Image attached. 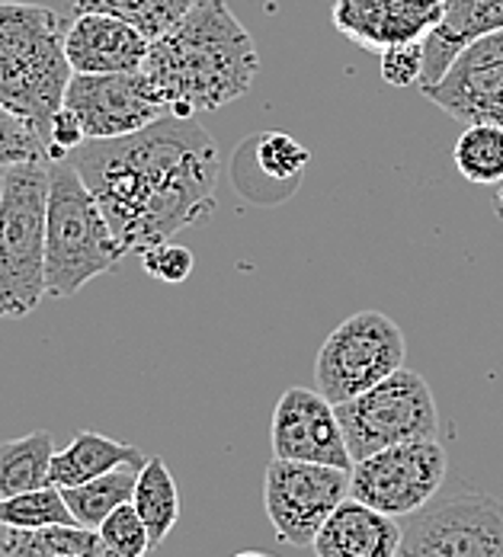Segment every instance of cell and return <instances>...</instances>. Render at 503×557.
<instances>
[{
	"label": "cell",
	"instance_id": "6da1fadb",
	"mask_svg": "<svg viewBox=\"0 0 503 557\" xmlns=\"http://www.w3.org/2000/svg\"><path fill=\"white\" fill-rule=\"evenodd\" d=\"M74 168L100 202L122 253L173 240L216 212L219 148L193 115H161L151 125L84 141Z\"/></svg>",
	"mask_w": 503,
	"mask_h": 557
},
{
	"label": "cell",
	"instance_id": "7a4b0ae2",
	"mask_svg": "<svg viewBox=\"0 0 503 557\" xmlns=\"http://www.w3.org/2000/svg\"><path fill=\"white\" fill-rule=\"evenodd\" d=\"M173 115L216 112L241 100L260 55L228 0H199L176 26L148 46L142 64Z\"/></svg>",
	"mask_w": 503,
	"mask_h": 557
},
{
	"label": "cell",
	"instance_id": "3957f363",
	"mask_svg": "<svg viewBox=\"0 0 503 557\" xmlns=\"http://www.w3.org/2000/svg\"><path fill=\"white\" fill-rule=\"evenodd\" d=\"M64 29L52 7L0 0V107L33 125L42 145L74 74L64 58Z\"/></svg>",
	"mask_w": 503,
	"mask_h": 557
},
{
	"label": "cell",
	"instance_id": "277c9868",
	"mask_svg": "<svg viewBox=\"0 0 503 557\" xmlns=\"http://www.w3.org/2000/svg\"><path fill=\"white\" fill-rule=\"evenodd\" d=\"M122 257L110 222L74 161H49L46 292L52 298H71L90 278L115 273Z\"/></svg>",
	"mask_w": 503,
	"mask_h": 557
},
{
	"label": "cell",
	"instance_id": "5b68a950",
	"mask_svg": "<svg viewBox=\"0 0 503 557\" xmlns=\"http://www.w3.org/2000/svg\"><path fill=\"white\" fill-rule=\"evenodd\" d=\"M49 158L3 170L0 193V321L29 318L46 292Z\"/></svg>",
	"mask_w": 503,
	"mask_h": 557
},
{
	"label": "cell",
	"instance_id": "8992f818",
	"mask_svg": "<svg viewBox=\"0 0 503 557\" xmlns=\"http://www.w3.org/2000/svg\"><path fill=\"white\" fill-rule=\"evenodd\" d=\"M336 420L353 461L389 446L440 440L437 397L424 375L404 366L376 388L336 404Z\"/></svg>",
	"mask_w": 503,
	"mask_h": 557
},
{
	"label": "cell",
	"instance_id": "52a82bcc",
	"mask_svg": "<svg viewBox=\"0 0 503 557\" xmlns=\"http://www.w3.org/2000/svg\"><path fill=\"white\" fill-rule=\"evenodd\" d=\"M404 334L389 314L356 311L321 343L315 359V385L336 407L394 375L404 366Z\"/></svg>",
	"mask_w": 503,
	"mask_h": 557
},
{
	"label": "cell",
	"instance_id": "ba28073f",
	"mask_svg": "<svg viewBox=\"0 0 503 557\" xmlns=\"http://www.w3.org/2000/svg\"><path fill=\"white\" fill-rule=\"evenodd\" d=\"M397 557H503V500L458 491L410 512Z\"/></svg>",
	"mask_w": 503,
	"mask_h": 557
},
{
	"label": "cell",
	"instance_id": "9c48e42d",
	"mask_svg": "<svg viewBox=\"0 0 503 557\" xmlns=\"http://www.w3.org/2000/svg\"><path fill=\"white\" fill-rule=\"evenodd\" d=\"M449 458L440 440L389 446L353 465L349 497L385 516L407 519L410 512L424 509L427 503L440 497Z\"/></svg>",
	"mask_w": 503,
	"mask_h": 557
},
{
	"label": "cell",
	"instance_id": "30bf717a",
	"mask_svg": "<svg viewBox=\"0 0 503 557\" xmlns=\"http://www.w3.org/2000/svg\"><path fill=\"white\" fill-rule=\"evenodd\" d=\"M349 497V471L315 461L273 458L263 478V509L289 548H311L321 525Z\"/></svg>",
	"mask_w": 503,
	"mask_h": 557
},
{
	"label": "cell",
	"instance_id": "8fae6325",
	"mask_svg": "<svg viewBox=\"0 0 503 557\" xmlns=\"http://www.w3.org/2000/svg\"><path fill=\"white\" fill-rule=\"evenodd\" d=\"M64 110L74 112L87 141H103L151 125L168 107L145 71H119L71 74L64 87Z\"/></svg>",
	"mask_w": 503,
	"mask_h": 557
},
{
	"label": "cell",
	"instance_id": "7c38bea8",
	"mask_svg": "<svg viewBox=\"0 0 503 557\" xmlns=\"http://www.w3.org/2000/svg\"><path fill=\"white\" fill-rule=\"evenodd\" d=\"M273 458L315 461L353 471V455L346 448L336 407L318 388L282 391L270 423Z\"/></svg>",
	"mask_w": 503,
	"mask_h": 557
},
{
	"label": "cell",
	"instance_id": "4fadbf2b",
	"mask_svg": "<svg viewBox=\"0 0 503 557\" xmlns=\"http://www.w3.org/2000/svg\"><path fill=\"white\" fill-rule=\"evenodd\" d=\"M420 94L455 122L503 125V29L471 42L446 74Z\"/></svg>",
	"mask_w": 503,
	"mask_h": 557
},
{
	"label": "cell",
	"instance_id": "5bb4252c",
	"mask_svg": "<svg viewBox=\"0 0 503 557\" xmlns=\"http://www.w3.org/2000/svg\"><path fill=\"white\" fill-rule=\"evenodd\" d=\"M446 0H334V29L366 52H382L397 42L427 39L443 20Z\"/></svg>",
	"mask_w": 503,
	"mask_h": 557
},
{
	"label": "cell",
	"instance_id": "9a60e30c",
	"mask_svg": "<svg viewBox=\"0 0 503 557\" xmlns=\"http://www.w3.org/2000/svg\"><path fill=\"white\" fill-rule=\"evenodd\" d=\"M148 46L135 26L110 13H74V23L64 29V58L74 74L142 71Z\"/></svg>",
	"mask_w": 503,
	"mask_h": 557
},
{
	"label": "cell",
	"instance_id": "2e32d148",
	"mask_svg": "<svg viewBox=\"0 0 503 557\" xmlns=\"http://www.w3.org/2000/svg\"><path fill=\"white\" fill-rule=\"evenodd\" d=\"M503 29V0H446L443 20L430 29L424 39V77L420 90L433 87L452 61L462 55L471 42L501 33Z\"/></svg>",
	"mask_w": 503,
	"mask_h": 557
},
{
	"label": "cell",
	"instance_id": "e0dca14e",
	"mask_svg": "<svg viewBox=\"0 0 503 557\" xmlns=\"http://www.w3.org/2000/svg\"><path fill=\"white\" fill-rule=\"evenodd\" d=\"M397 548L401 522L356 497L336 506L311 545L318 557H397Z\"/></svg>",
	"mask_w": 503,
	"mask_h": 557
},
{
	"label": "cell",
	"instance_id": "ac0fdd59",
	"mask_svg": "<svg viewBox=\"0 0 503 557\" xmlns=\"http://www.w3.org/2000/svg\"><path fill=\"white\" fill-rule=\"evenodd\" d=\"M145 458L148 455L142 448L110 440L103 433L84 430L71 440V446L52 455L49 481L56 487H77V484H87L94 478H103L107 471L119 468V465H145Z\"/></svg>",
	"mask_w": 503,
	"mask_h": 557
},
{
	"label": "cell",
	"instance_id": "d6986e66",
	"mask_svg": "<svg viewBox=\"0 0 503 557\" xmlns=\"http://www.w3.org/2000/svg\"><path fill=\"white\" fill-rule=\"evenodd\" d=\"M0 557H112L97 529L87 525H49V529H7Z\"/></svg>",
	"mask_w": 503,
	"mask_h": 557
},
{
	"label": "cell",
	"instance_id": "ffe728a7",
	"mask_svg": "<svg viewBox=\"0 0 503 557\" xmlns=\"http://www.w3.org/2000/svg\"><path fill=\"white\" fill-rule=\"evenodd\" d=\"M132 506L145 519V525L151 532V545L161 548L164 539L180 522V487H176L173 471H170L164 458H158V455L145 458V465L138 468Z\"/></svg>",
	"mask_w": 503,
	"mask_h": 557
},
{
	"label": "cell",
	"instance_id": "44dd1931",
	"mask_svg": "<svg viewBox=\"0 0 503 557\" xmlns=\"http://www.w3.org/2000/svg\"><path fill=\"white\" fill-rule=\"evenodd\" d=\"M52 455H56V440L49 430H36L20 440H3L0 443V497H13V494L52 484L49 481Z\"/></svg>",
	"mask_w": 503,
	"mask_h": 557
},
{
	"label": "cell",
	"instance_id": "7402d4cb",
	"mask_svg": "<svg viewBox=\"0 0 503 557\" xmlns=\"http://www.w3.org/2000/svg\"><path fill=\"white\" fill-rule=\"evenodd\" d=\"M138 468L142 465H119V468L107 471L103 478H94L87 484L61 487L74 522L77 525H87V529H100V522L110 516L112 509H119L122 503H132L135 481H138Z\"/></svg>",
	"mask_w": 503,
	"mask_h": 557
},
{
	"label": "cell",
	"instance_id": "603a6c76",
	"mask_svg": "<svg viewBox=\"0 0 503 557\" xmlns=\"http://www.w3.org/2000/svg\"><path fill=\"white\" fill-rule=\"evenodd\" d=\"M199 0H71L74 13H110L135 26L148 42L176 26Z\"/></svg>",
	"mask_w": 503,
	"mask_h": 557
},
{
	"label": "cell",
	"instance_id": "cb8c5ba5",
	"mask_svg": "<svg viewBox=\"0 0 503 557\" xmlns=\"http://www.w3.org/2000/svg\"><path fill=\"white\" fill-rule=\"evenodd\" d=\"M455 170L475 186H498L503 183V125L494 122H471L455 141L452 151Z\"/></svg>",
	"mask_w": 503,
	"mask_h": 557
},
{
	"label": "cell",
	"instance_id": "d4e9b609",
	"mask_svg": "<svg viewBox=\"0 0 503 557\" xmlns=\"http://www.w3.org/2000/svg\"><path fill=\"white\" fill-rule=\"evenodd\" d=\"M74 516L64 503V494L56 484L23 491L13 497H0V525L3 529H49V525H71Z\"/></svg>",
	"mask_w": 503,
	"mask_h": 557
},
{
	"label": "cell",
	"instance_id": "484cf974",
	"mask_svg": "<svg viewBox=\"0 0 503 557\" xmlns=\"http://www.w3.org/2000/svg\"><path fill=\"white\" fill-rule=\"evenodd\" d=\"M250 151H254V170L270 176L277 186H289L295 189L308 170V148H302L292 135L285 132H260L254 135L250 141Z\"/></svg>",
	"mask_w": 503,
	"mask_h": 557
},
{
	"label": "cell",
	"instance_id": "4316f807",
	"mask_svg": "<svg viewBox=\"0 0 503 557\" xmlns=\"http://www.w3.org/2000/svg\"><path fill=\"white\" fill-rule=\"evenodd\" d=\"M100 539L110 548L112 557H148L155 552L151 545V532L145 525V519L135 512L132 503H122L119 509H112L110 516L100 522Z\"/></svg>",
	"mask_w": 503,
	"mask_h": 557
},
{
	"label": "cell",
	"instance_id": "83f0119b",
	"mask_svg": "<svg viewBox=\"0 0 503 557\" xmlns=\"http://www.w3.org/2000/svg\"><path fill=\"white\" fill-rule=\"evenodd\" d=\"M33 158H49L42 138L20 115L0 107V170L33 161Z\"/></svg>",
	"mask_w": 503,
	"mask_h": 557
},
{
	"label": "cell",
	"instance_id": "f1b7e54d",
	"mask_svg": "<svg viewBox=\"0 0 503 557\" xmlns=\"http://www.w3.org/2000/svg\"><path fill=\"white\" fill-rule=\"evenodd\" d=\"M196 260H193V250L183 247V244H173V240H164V244H155L148 250H142V270L158 282H168V285H180L186 282L189 273H193Z\"/></svg>",
	"mask_w": 503,
	"mask_h": 557
},
{
	"label": "cell",
	"instance_id": "f546056e",
	"mask_svg": "<svg viewBox=\"0 0 503 557\" xmlns=\"http://www.w3.org/2000/svg\"><path fill=\"white\" fill-rule=\"evenodd\" d=\"M382 58V81L389 87H420L424 77V39L417 42H397L379 52Z\"/></svg>",
	"mask_w": 503,
	"mask_h": 557
},
{
	"label": "cell",
	"instance_id": "4dcf8cb0",
	"mask_svg": "<svg viewBox=\"0 0 503 557\" xmlns=\"http://www.w3.org/2000/svg\"><path fill=\"white\" fill-rule=\"evenodd\" d=\"M84 141H87V135H84L81 122L74 119V112H68L64 107H61V110L56 112V119H52L49 141H46V154H49V161H64V158H71Z\"/></svg>",
	"mask_w": 503,
	"mask_h": 557
},
{
	"label": "cell",
	"instance_id": "1f68e13d",
	"mask_svg": "<svg viewBox=\"0 0 503 557\" xmlns=\"http://www.w3.org/2000/svg\"><path fill=\"white\" fill-rule=\"evenodd\" d=\"M498 212H501L503 219V183H498Z\"/></svg>",
	"mask_w": 503,
	"mask_h": 557
},
{
	"label": "cell",
	"instance_id": "d6a6232c",
	"mask_svg": "<svg viewBox=\"0 0 503 557\" xmlns=\"http://www.w3.org/2000/svg\"><path fill=\"white\" fill-rule=\"evenodd\" d=\"M234 557H273V555H263V552H241V555Z\"/></svg>",
	"mask_w": 503,
	"mask_h": 557
},
{
	"label": "cell",
	"instance_id": "836d02e7",
	"mask_svg": "<svg viewBox=\"0 0 503 557\" xmlns=\"http://www.w3.org/2000/svg\"><path fill=\"white\" fill-rule=\"evenodd\" d=\"M0 193H3V170H0Z\"/></svg>",
	"mask_w": 503,
	"mask_h": 557
}]
</instances>
